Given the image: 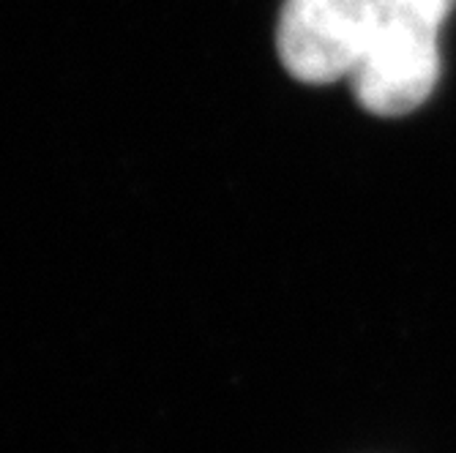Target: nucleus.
Masks as SVG:
<instances>
[{
    "instance_id": "1",
    "label": "nucleus",
    "mask_w": 456,
    "mask_h": 453,
    "mask_svg": "<svg viewBox=\"0 0 456 453\" xmlns=\"http://www.w3.org/2000/svg\"><path fill=\"white\" fill-rule=\"evenodd\" d=\"M453 0H383L378 25L353 69V88L371 115H407L432 93L440 55L437 30Z\"/></svg>"
},
{
    "instance_id": "2",
    "label": "nucleus",
    "mask_w": 456,
    "mask_h": 453,
    "mask_svg": "<svg viewBox=\"0 0 456 453\" xmlns=\"http://www.w3.org/2000/svg\"><path fill=\"white\" fill-rule=\"evenodd\" d=\"M383 0H284L276 47L284 69L309 85L353 74Z\"/></svg>"
}]
</instances>
